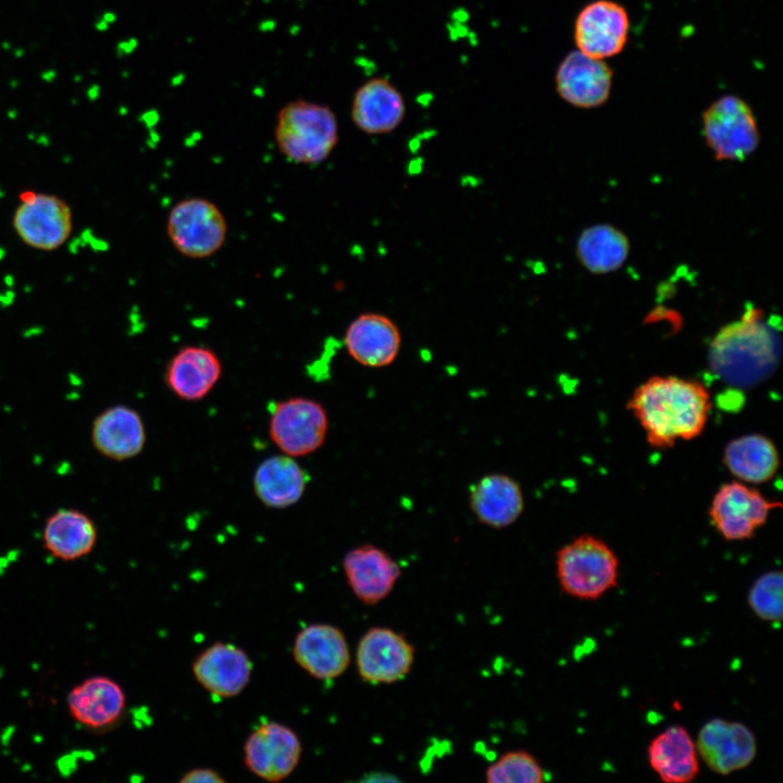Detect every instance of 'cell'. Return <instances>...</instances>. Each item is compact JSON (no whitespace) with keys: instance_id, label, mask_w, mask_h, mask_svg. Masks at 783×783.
<instances>
[{"instance_id":"3","label":"cell","mask_w":783,"mask_h":783,"mask_svg":"<svg viewBox=\"0 0 783 783\" xmlns=\"http://www.w3.org/2000/svg\"><path fill=\"white\" fill-rule=\"evenodd\" d=\"M274 140L289 162L318 165L328 159L338 142V122L325 104L297 99L277 112Z\"/></svg>"},{"instance_id":"8","label":"cell","mask_w":783,"mask_h":783,"mask_svg":"<svg viewBox=\"0 0 783 783\" xmlns=\"http://www.w3.org/2000/svg\"><path fill=\"white\" fill-rule=\"evenodd\" d=\"M780 506L747 483L732 481L716 492L709 517L724 539L743 540L753 537L766 523L770 511Z\"/></svg>"},{"instance_id":"31","label":"cell","mask_w":783,"mask_h":783,"mask_svg":"<svg viewBox=\"0 0 783 783\" xmlns=\"http://www.w3.org/2000/svg\"><path fill=\"white\" fill-rule=\"evenodd\" d=\"M181 783H223L225 779L222 778L216 771L209 768H197L192 769L179 779Z\"/></svg>"},{"instance_id":"9","label":"cell","mask_w":783,"mask_h":783,"mask_svg":"<svg viewBox=\"0 0 783 783\" xmlns=\"http://www.w3.org/2000/svg\"><path fill=\"white\" fill-rule=\"evenodd\" d=\"M13 216L18 237L28 246L51 251L67 241L72 210L54 195L25 191Z\"/></svg>"},{"instance_id":"5","label":"cell","mask_w":783,"mask_h":783,"mask_svg":"<svg viewBox=\"0 0 783 783\" xmlns=\"http://www.w3.org/2000/svg\"><path fill=\"white\" fill-rule=\"evenodd\" d=\"M166 236L173 248L189 259H207L225 245L228 225L216 203L203 197L177 201L169 211Z\"/></svg>"},{"instance_id":"6","label":"cell","mask_w":783,"mask_h":783,"mask_svg":"<svg viewBox=\"0 0 783 783\" xmlns=\"http://www.w3.org/2000/svg\"><path fill=\"white\" fill-rule=\"evenodd\" d=\"M269 437L284 455L293 458L319 450L327 437L330 419L315 399L296 396L271 403Z\"/></svg>"},{"instance_id":"30","label":"cell","mask_w":783,"mask_h":783,"mask_svg":"<svg viewBox=\"0 0 783 783\" xmlns=\"http://www.w3.org/2000/svg\"><path fill=\"white\" fill-rule=\"evenodd\" d=\"M782 573L769 571L760 575L748 592V606L761 620L778 622L782 618Z\"/></svg>"},{"instance_id":"12","label":"cell","mask_w":783,"mask_h":783,"mask_svg":"<svg viewBox=\"0 0 783 783\" xmlns=\"http://www.w3.org/2000/svg\"><path fill=\"white\" fill-rule=\"evenodd\" d=\"M629 29L630 20L624 7L611 0H596L577 14L574 40L579 51L604 60L623 50Z\"/></svg>"},{"instance_id":"26","label":"cell","mask_w":783,"mask_h":783,"mask_svg":"<svg viewBox=\"0 0 783 783\" xmlns=\"http://www.w3.org/2000/svg\"><path fill=\"white\" fill-rule=\"evenodd\" d=\"M97 535V526L88 514L73 508H60L47 518L42 539L51 556L74 561L91 552Z\"/></svg>"},{"instance_id":"25","label":"cell","mask_w":783,"mask_h":783,"mask_svg":"<svg viewBox=\"0 0 783 783\" xmlns=\"http://www.w3.org/2000/svg\"><path fill=\"white\" fill-rule=\"evenodd\" d=\"M649 766L667 783H685L699 773L696 744L687 730L672 725L656 735L647 747Z\"/></svg>"},{"instance_id":"21","label":"cell","mask_w":783,"mask_h":783,"mask_svg":"<svg viewBox=\"0 0 783 783\" xmlns=\"http://www.w3.org/2000/svg\"><path fill=\"white\" fill-rule=\"evenodd\" d=\"M67 707L73 719L86 729L104 731L121 719L126 696L114 680L92 676L71 689Z\"/></svg>"},{"instance_id":"10","label":"cell","mask_w":783,"mask_h":783,"mask_svg":"<svg viewBox=\"0 0 783 783\" xmlns=\"http://www.w3.org/2000/svg\"><path fill=\"white\" fill-rule=\"evenodd\" d=\"M356 662L364 682L390 684L410 672L414 648L402 634L389 627L373 626L359 641Z\"/></svg>"},{"instance_id":"13","label":"cell","mask_w":783,"mask_h":783,"mask_svg":"<svg viewBox=\"0 0 783 783\" xmlns=\"http://www.w3.org/2000/svg\"><path fill=\"white\" fill-rule=\"evenodd\" d=\"M695 744L706 766L722 775L749 766L757 751L756 737L745 724L720 718L701 726Z\"/></svg>"},{"instance_id":"28","label":"cell","mask_w":783,"mask_h":783,"mask_svg":"<svg viewBox=\"0 0 783 783\" xmlns=\"http://www.w3.org/2000/svg\"><path fill=\"white\" fill-rule=\"evenodd\" d=\"M576 257L594 274H607L620 269L630 252V241L619 228L597 224L585 228L576 241Z\"/></svg>"},{"instance_id":"16","label":"cell","mask_w":783,"mask_h":783,"mask_svg":"<svg viewBox=\"0 0 783 783\" xmlns=\"http://www.w3.org/2000/svg\"><path fill=\"white\" fill-rule=\"evenodd\" d=\"M223 364L217 353L201 345L181 347L164 371L166 387L181 400L199 401L219 383Z\"/></svg>"},{"instance_id":"27","label":"cell","mask_w":783,"mask_h":783,"mask_svg":"<svg viewBox=\"0 0 783 783\" xmlns=\"http://www.w3.org/2000/svg\"><path fill=\"white\" fill-rule=\"evenodd\" d=\"M722 461L737 481L761 484L771 480L779 468L773 442L761 434H746L732 439L724 448Z\"/></svg>"},{"instance_id":"23","label":"cell","mask_w":783,"mask_h":783,"mask_svg":"<svg viewBox=\"0 0 783 783\" xmlns=\"http://www.w3.org/2000/svg\"><path fill=\"white\" fill-rule=\"evenodd\" d=\"M406 103L399 90L385 78L365 82L355 94L351 119L355 125L370 135L393 132L402 122Z\"/></svg>"},{"instance_id":"19","label":"cell","mask_w":783,"mask_h":783,"mask_svg":"<svg viewBox=\"0 0 783 783\" xmlns=\"http://www.w3.org/2000/svg\"><path fill=\"white\" fill-rule=\"evenodd\" d=\"M251 660L231 643H214L192 663L197 682L213 697L229 698L243 692L250 681Z\"/></svg>"},{"instance_id":"34","label":"cell","mask_w":783,"mask_h":783,"mask_svg":"<svg viewBox=\"0 0 783 783\" xmlns=\"http://www.w3.org/2000/svg\"><path fill=\"white\" fill-rule=\"evenodd\" d=\"M16 299V294L13 290V288H7L3 291H0V308L7 309L11 307Z\"/></svg>"},{"instance_id":"2","label":"cell","mask_w":783,"mask_h":783,"mask_svg":"<svg viewBox=\"0 0 783 783\" xmlns=\"http://www.w3.org/2000/svg\"><path fill=\"white\" fill-rule=\"evenodd\" d=\"M781 353L774 318L753 304L738 321L723 326L709 347L711 370L722 380L751 386L774 371Z\"/></svg>"},{"instance_id":"38","label":"cell","mask_w":783,"mask_h":783,"mask_svg":"<svg viewBox=\"0 0 783 783\" xmlns=\"http://www.w3.org/2000/svg\"><path fill=\"white\" fill-rule=\"evenodd\" d=\"M24 291H25V293H30V291H32V286H30V285H25V286H24Z\"/></svg>"},{"instance_id":"33","label":"cell","mask_w":783,"mask_h":783,"mask_svg":"<svg viewBox=\"0 0 783 783\" xmlns=\"http://www.w3.org/2000/svg\"><path fill=\"white\" fill-rule=\"evenodd\" d=\"M86 247H87L86 244H85L84 240L79 237V235H78V236H75V237H72V238L67 241V244H66L67 252H69L71 256H77V254L80 252V250H83V249L86 248Z\"/></svg>"},{"instance_id":"18","label":"cell","mask_w":783,"mask_h":783,"mask_svg":"<svg viewBox=\"0 0 783 783\" xmlns=\"http://www.w3.org/2000/svg\"><path fill=\"white\" fill-rule=\"evenodd\" d=\"M345 348L352 360L366 368L391 364L401 347V334L388 316L361 313L348 325L344 335Z\"/></svg>"},{"instance_id":"11","label":"cell","mask_w":783,"mask_h":783,"mask_svg":"<svg viewBox=\"0 0 783 783\" xmlns=\"http://www.w3.org/2000/svg\"><path fill=\"white\" fill-rule=\"evenodd\" d=\"M301 757V743L297 734L285 724L268 721L260 724L247 738L244 761L254 775L270 782L287 778Z\"/></svg>"},{"instance_id":"29","label":"cell","mask_w":783,"mask_h":783,"mask_svg":"<svg viewBox=\"0 0 783 783\" xmlns=\"http://www.w3.org/2000/svg\"><path fill=\"white\" fill-rule=\"evenodd\" d=\"M488 783H540L546 772L539 761L526 750H511L501 755L485 771Z\"/></svg>"},{"instance_id":"1","label":"cell","mask_w":783,"mask_h":783,"mask_svg":"<svg viewBox=\"0 0 783 783\" xmlns=\"http://www.w3.org/2000/svg\"><path fill=\"white\" fill-rule=\"evenodd\" d=\"M626 407L642 426L647 443L654 448L666 449L703 433L711 398L700 382L656 375L634 389Z\"/></svg>"},{"instance_id":"37","label":"cell","mask_w":783,"mask_h":783,"mask_svg":"<svg viewBox=\"0 0 783 783\" xmlns=\"http://www.w3.org/2000/svg\"><path fill=\"white\" fill-rule=\"evenodd\" d=\"M7 256V250L4 247L0 246V262L3 261V259Z\"/></svg>"},{"instance_id":"39","label":"cell","mask_w":783,"mask_h":783,"mask_svg":"<svg viewBox=\"0 0 783 783\" xmlns=\"http://www.w3.org/2000/svg\"><path fill=\"white\" fill-rule=\"evenodd\" d=\"M3 197H4V190L0 185V199H2Z\"/></svg>"},{"instance_id":"14","label":"cell","mask_w":783,"mask_h":783,"mask_svg":"<svg viewBox=\"0 0 783 783\" xmlns=\"http://www.w3.org/2000/svg\"><path fill=\"white\" fill-rule=\"evenodd\" d=\"M612 76V70L605 61L575 50L559 64L556 88L559 96L571 105L596 108L608 100Z\"/></svg>"},{"instance_id":"15","label":"cell","mask_w":783,"mask_h":783,"mask_svg":"<svg viewBox=\"0 0 783 783\" xmlns=\"http://www.w3.org/2000/svg\"><path fill=\"white\" fill-rule=\"evenodd\" d=\"M343 568L355 596L369 606L385 599L401 574L397 561L371 544L350 549L344 557Z\"/></svg>"},{"instance_id":"4","label":"cell","mask_w":783,"mask_h":783,"mask_svg":"<svg viewBox=\"0 0 783 783\" xmlns=\"http://www.w3.org/2000/svg\"><path fill=\"white\" fill-rule=\"evenodd\" d=\"M561 589L581 600H594L617 586L619 560L601 538L583 534L562 546L556 556Z\"/></svg>"},{"instance_id":"35","label":"cell","mask_w":783,"mask_h":783,"mask_svg":"<svg viewBox=\"0 0 783 783\" xmlns=\"http://www.w3.org/2000/svg\"><path fill=\"white\" fill-rule=\"evenodd\" d=\"M3 284L7 288H13L15 286V277L13 274L8 273L3 276Z\"/></svg>"},{"instance_id":"22","label":"cell","mask_w":783,"mask_h":783,"mask_svg":"<svg viewBox=\"0 0 783 783\" xmlns=\"http://www.w3.org/2000/svg\"><path fill=\"white\" fill-rule=\"evenodd\" d=\"M469 505L478 522L493 529H504L523 513L524 496L513 477L489 473L471 485Z\"/></svg>"},{"instance_id":"17","label":"cell","mask_w":783,"mask_h":783,"mask_svg":"<svg viewBox=\"0 0 783 783\" xmlns=\"http://www.w3.org/2000/svg\"><path fill=\"white\" fill-rule=\"evenodd\" d=\"M293 656L297 664L311 676L324 681L341 675L350 661L344 633L325 623L303 627L296 636Z\"/></svg>"},{"instance_id":"24","label":"cell","mask_w":783,"mask_h":783,"mask_svg":"<svg viewBox=\"0 0 783 783\" xmlns=\"http://www.w3.org/2000/svg\"><path fill=\"white\" fill-rule=\"evenodd\" d=\"M308 481L306 470L296 458L281 452L258 464L252 477V488L263 506L286 509L302 498Z\"/></svg>"},{"instance_id":"36","label":"cell","mask_w":783,"mask_h":783,"mask_svg":"<svg viewBox=\"0 0 783 783\" xmlns=\"http://www.w3.org/2000/svg\"><path fill=\"white\" fill-rule=\"evenodd\" d=\"M40 332H41V328L36 326V327H33V328H29L28 331H26L25 334H26V335H29V334H38V333H40Z\"/></svg>"},{"instance_id":"20","label":"cell","mask_w":783,"mask_h":783,"mask_svg":"<svg viewBox=\"0 0 783 783\" xmlns=\"http://www.w3.org/2000/svg\"><path fill=\"white\" fill-rule=\"evenodd\" d=\"M90 438L94 448L101 456L114 461H125L142 451L147 433L137 410L125 405H114L94 419Z\"/></svg>"},{"instance_id":"7","label":"cell","mask_w":783,"mask_h":783,"mask_svg":"<svg viewBox=\"0 0 783 783\" xmlns=\"http://www.w3.org/2000/svg\"><path fill=\"white\" fill-rule=\"evenodd\" d=\"M703 133L717 160L742 161L760 141L756 117L742 98L726 95L713 101L703 113Z\"/></svg>"},{"instance_id":"32","label":"cell","mask_w":783,"mask_h":783,"mask_svg":"<svg viewBox=\"0 0 783 783\" xmlns=\"http://www.w3.org/2000/svg\"><path fill=\"white\" fill-rule=\"evenodd\" d=\"M87 247L94 253H102V252H107L109 250L110 244L108 240L100 238V237L96 236L95 234H92L87 239Z\"/></svg>"}]
</instances>
